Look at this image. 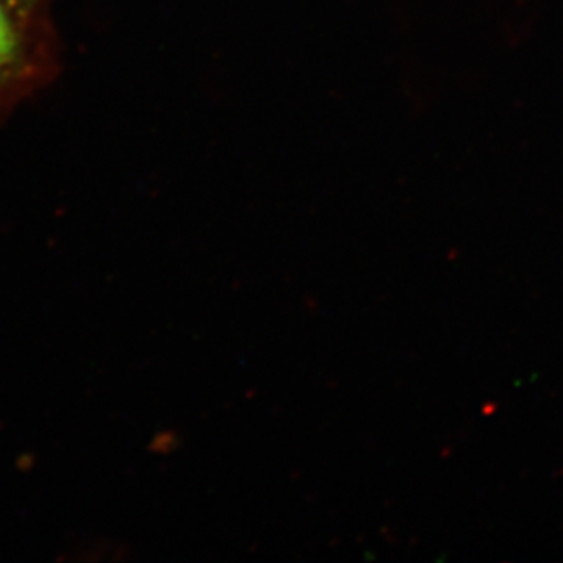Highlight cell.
Masks as SVG:
<instances>
[{"instance_id": "1", "label": "cell", "mask_w": 563, "mask_h": 563, "mask_svg": "<svg viewBox=\"0 0 563 563\" xmlns=\"http://www.w3.org/2000/svg\"><path fill=\"white\" fill-rule=\"evenodd\" d=\"M19 38L4 0H0V75L15 60Z\"/></svg>"}]
</instances>
